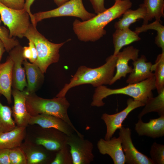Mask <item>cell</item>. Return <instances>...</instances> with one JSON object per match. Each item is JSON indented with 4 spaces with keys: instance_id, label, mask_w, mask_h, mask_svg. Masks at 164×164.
<instances>
[{
    "instance_id": "9",
    "label": "cell",
    "mask_w": 164,
    "mask_h": 164,
    "mask_svg": "<svg viewBox=\"0 0 164 164\" xmlns=\"http://www.w3.org/2000/svg\"><path fill=\"white\" fill-rule=\"evenodd\" d=\"M67 144L69 147L72 164H89L94 161L93 144L84 136L74 133L67 135Z\"/></svg>"
},
{
    "instance_id": "41",
    "label": "cell",
    "mask_w": 164,
    "mask_h": 164,
    "mask_svg": "<svg viewBox=\"0 0 164 164\" xmlns=\"http://www.w3.org/2000/svg\"><path fill=\"white\" fill-rule=\"evenodd\" d=\"M70 0H53L55 4L58 6H60Z\"/></svg>"
},
{
    "instance_id": "19",
    "label": "cell",
    "mask_w": 164,
    "mask_h": 164,
    "mask_svg": "<svg viewBox=\"0 0 164 164\" xmlns=\"http://www.w3.org/2000/svg\"><path fill=\"white\" fill-rule=\"evenodd\" d=\"M132 71L130 73L126 83L128 84L136 83L154 76L151 70L152 65L151 62H147L146 56L142 55L132 63Z\"/></svg>"
},
{
    "instance_id": "4",
    "label": "cell",
    "mask_w": 164,
    "mask_h": 164,
    "mask_svg": "<svg viewBox=\"0 0 164 164\" xmlns=\"http://www.w3.org/2000/svg\"><path fill=\"white\" fill-rule=\"evenodd\" d=\"M26 105L31 116L45 114L59 117L68 124L77 135L83 136L75 128L69 117L67 110L70 104L65 97L47 99L39 97L35 93L27 94Z\"/></svg>"
},
{
    "instance_id": "29",
    "label": "cell",
    "mask_w": 164,
    "mask_h": 164,
    "mask_svg": "<svg viewBox=\"0 0 164 164\" xmlns=\"http://www.w3.org/2000/svg\"><path fill=\"white\" fill-rule=\"evenodd\" d=\"M12 116V109L3 105L0 100V133L10 131L16 127Z\"/></svg>"
},
{
    "instance_id": "24",
    "label": "cell",
    "mask_w": 164,
    "mask_h": 164,
    "mask_svg": "<svg viewBox=\"0 0 164 164\" xmlns=\"http://www.w3.org/2000/svg\"><path fill=\"white\" fill-rule=\"evenodd\" d=\"M146 15V9L143 4L136 9H129L122 15V18L114 25L116 29L129 28L130 26L138 20H143Z\"/></svg>"
},
{
    "instance_id": "23",
    "label": "cell",
    "mask_w": 164,
    "mask_h": 164,
    "mask_svg": "<svg viewBox=\"0 0 164 164\" xmlns=\"http://www.w3.org/2000/svg\"><path fill=\"white\" fill-rule=\"evenodd\" d=\"M139 35L129 28L116 29L112 35L114 55L120 51L124 46L141 39Z\"/></svg>"
},
{
    "instance_id": "39",
    "label": "cell",
    "mask_w": 164,
    "mask_h": 164,
    "mask_svg": "<svg viewBox=\"0 0 164 164\" xmlns=\"http://www.w3.org/2000/svg\"><path fill=\"white\" fill-rule=\"evenodd\" d=\"M35 0H26L25 4L24 9L27 11L29 14L30 21L32 18L33 14L30 11V8L31 5Z\"/></svg>"
},
{
    "instance_id": "30",
    "label": "cell",
    "mask_w": 164,
    "mask_h": 164,
    "mask_svg": "<svg viewBox=\"0 0 164 164\" xmlns=\"http://www.w3.org/2000/svg\"><path fill=\"white\" fill-rule=\"evenodd\" d=\"M50 164H72V158L68 145L56 152Z\"/></svg>"
},
{
    "instance_id": "40",
    "label": "cell",
    "mask_w": 164,
    "mask_h": 164,
    "mask_svg": "<svg viewBox=\"0 0 164 164\" xmlns=\"http://www.w3.org/2000/svg\"><path fill=\"white\" fill-rule=\"evenodd\" d=\"M5 50L4 45L2 40L0 39V63L2 55Z\"/></svg>"
},
{
    "instance_id": "27",
    "label": "cell",
    "mask_w": 164,
    "mask_h": 164,
    "mask_svg": "<svg viewBox=\"0 0 164 164\" xmlns=\"http://www.w3.org/2000/svg\"><path fill=\"white\" fill-rule=\"evenodd\" d=\"M151 70L155 71V89L158 94L164 91V51L158 55Z\"/></svg>"
},
{
    "instance_id": "12",
    "label": "cell",
    "mask_w": 164,
    "mask_h": 164,
    "mask_svg": "<svg viewBox=\"0 0 164 164\" xmlns=\"http://www.w3.org/2000/svg\"><path fill=\"white\" fill-rule=\"evenodd\" d=\"M26 138L20 147L25 154L27 164H50L56 152L50 151Z\"/></svg>"
},
{
    "instance_id": "26",
    "label": "cell",
    "mask_w": 164,
    "mask_h": 164,
    "mask_svg": "<svg viewBox=\"0 0 164 164\" xmlns=\"http://www.w3.org/2000/svg\"><path fill=\"white\" fill-rule=\"evenodd\" d=\"M155 97L149 98L145 103L144 107L138 115L139 119L145 114L156 112L159 116L164 115V91Z\"/></svg>"
},
{
    "instance_id": "7",
    "label": "cell",
    "mask_w": 164,
    "mask_h": 164,
    "mask_svg": "<svg viewBox=\"0 0 164 164\" xmlns=\"http://www.w3.org/2000/svg\"><path fill=\"white\" fill-rule=\"evenodd\" d=\"M0 15L2 21L9 29L10 37H24L31 23L29 14L24 9H13L0 2Z\"/></svg>"
},
{
    "instance_id": "13",
    "label": "cell",
    "mask_w": 164,
    "mask_h": 164,
    "mask_svg": "<svg viewBox=\"0 0 164 164\" xmlns=\"http://www.w3.org/2000/svg\"><path fill=\"white\" fill-rule=\"evenodd\" d=\"M139 52L138 49L130 46L125 48L122 51H119L116 54V72L110 85L122 77H125L128 74L132 71L133 68L129 66V62L131 60L133 61L136 60L138 58Z\"/></svg>"
},
{
    "instance_id": "25",
    "label": "cell",
    "mask_w": 164,
    "mask_h": 164,
    "mask_svg": "<svg viewBox=\"0 0 164 164\" xmlns=\"http://www.w3.org/2000/svg\"><path fill=\"white\" fill-rule=\"evenodd\" d=\"M143 4L146 9L143 25L148 23L153 19L161 22V18L164 16V0H144Z\"/></svg>"
},
{
    "instance_id": "20",
    "label": "cell",
    "mask_w": 164,
    "mask_h": 164,
    "mask_svg": "<svg viewBox=\"0 0 164 164\" xmlns=\"http://www.w3.org/2000/svg\"><path fill=\"white\" fill-rule=\"evenodd\" d=\"M27 60L22 62L27 80V88L24 91L27 94L35 93L43 82L44 73L36 64L29 63Z\"/></svg>"
},
{
    "instance_id": "22",
    "label": "cell",
    "mask_w": 164,
    "mask_h": 164,
    "mask_svg": "<svg viewBox=\"0 0 164 164\" xmlns=\"http://www.w3.org/2000/svg\"><path fill=\"white\" fill-rule=\"evenodd\" d=\"M26 127L16 126L10 131L0 133V149L20 147L26 138Z\"/></svg>"
},
{
    "instance_id": "31",
    "label": "cell",
    "mask_w": 164,
    "mask_h": 164,
    "mask_svg": "<svg viewBox=\"0 0 164 164\" xmlns=\"http://www.w3.org/2000/svg\"><path fill=\"white\" fill-rule=\"evenodd\" d=\"M150 154L153 164H164L163 145L153 142L151 147Z\"/></svg>"
},
{
    "instance_id": "38",
    "label": "cell",
    "mask_w": 164,
    "mask_h": 164,
    "mask_svg": "<svg viewBox=\"0 0 164 164\" xmlns=\"http://www.w3.org/2000/svg\"><path fill=\"white\" fill-rule=\"evenodd\" d=\"M22 55L25 59H28L30 61L32 58V54L29 46H25L23 47Z\"/></svg>"
},
{
    "instance_id": "17",
    "label": "cell",
    "mask_w": 164,
    "mask_h": 164,
    "mask_svg": "<svg viewBox=\"0 0 164 164\" xmlns=\"http://www.w3.org/2000/svg\"><path fill=\"white\" fill-rule=\"evenodd\" d=\"M97 149L101 154L108 155L114 164H125V157L120 137H113L109 140L101 138L97 144Z\"/></svg>"
},
{
    "instance_id": "28",
    "label": "cell",
    "mask_w": 164,
    "mask_h": 164,
    "mask_svg": "<svg viewBox=\"0 0 164 164\" xmlns=\"http://www.w3.org/2000/svg\"><path fill=\"white\" fill-rule=\"evenodd\" d=\"M149 29L155 30L157 35L155 39V43L157 46L164 51V26L160 21L155 20L150 24L143 25L141 27L136 28L135 32L137 34Z\"/></svg>"
},
{
    "instance_id": "5",
    "label": "cell",
    "mask_w": 164,
    "mask_h": 164,
    "mask_svg": "<svg viewBox=\"0 0 164 164\" xmlns=\"http://www.w3.org/2000/svg\"><path fill=\"white\" fill-rule=\"evenodd\" d=\"M36 27L31 23L24 37L31 40L34 44L37 57L34 63L44 73L50 65L58 62L60 56V49L68 40L59 43H52L39 32Z\"/></svg>"
},
{
    "instance_id": "32",
    "label": "cell",
    "mask_w": 164,
    "mask_h": 164,
    "mask_svg": "<svg viewBox=\"0 0 164 164\" xmlns=\"http://www.w3.org/2000/svg\"><path fill=\"white\" fill-rule=\"evenodd\" d=\"M1 20H0V24ZM0 39L3 43L5 50L9 52L12 49L19 44L18 41L9 36V32L5 27L0 25Z\"/></svg>"
},
{
    "instance_id": "33",
    "label": "cell",
    "mask_w": 164,
    "mask_h": 164,
    "mask_svg": "<svg viewBox=\"0 0 164 164\" xmlns=\"http://www.w3.org/2000/svg\"><path fill=\"white\" fill-rule=\"evenodd\" d=\"M9 156L11 164H27L26 155L20 147L9 149Z\"/></svg>"
},
{
    "instance_id": "10",
    "label": "cell",
    "mask_w": 164,
    "mask_h": 164,
    "mask_svg": "<svg viewBox=\"0 0 164 164\" xmlns=\"http://www.w3.org/2000/svg\"><path fill=\"white\" fill-rule=\"evenodd\" d=\"M127 104L126 108L119 112L112 114L106 113L102 114L101 119L104 122L106 127V132L104 138L105 140L111 139L116 130L123 126V122L132 111L145 105V103L131 98L127 100Z\"/></svg>"
},
{
    "instance_id": "8",
    "label": "cell",
    "mask_w": 164,
    "mask_h": 164,
    "mask_svg": "<svg viewBox=\"0 0 164 164\" xmlns=\"http://www.w3.org/2000/svg\"><path fill=\"white\" fill-rule=\"evenodd\" d=\"M26 138L50 151L56 152L67 145V135L58 129L39 125Z\"/></svg>"
},
{
    "instance_id": "37",
    "label": "cell",
    "mask_w": 164,
    "mask_h": 164,
    "mask_svg": "<svg viewBox=\"0 0 164 164\" xmlns=\"http://www.w3.org/2000/svg\"><path fill=\"white\" fill-rule=\"evenodd\" d=\"M29 45L32 54V58L30 62L31 63H34L37 57V51L34 43L31 40H29Z\"/></svg>"
},
{
    "instance_id": "11",
    "label": "cell",
    "mask_w": 164,
    "mask_h": 164,
    "mask_svg": "<svg viewBox=\"0 0 164 164\" xmlns=\"http://www.w3.org/2000/svg\"><path fill=\"white\" fill-rule=\"evenodd\" d=\"M119 136L125 153V163L128 164H153L150 158L139 152L134 145L129 128L123 126L119 129Z\"/></svg>"
},
{
    "instance_id": "42",
    "label": "cell",
    "mask_w": 164,
    "mask_h": 164,
    "mask_svg": "<svg viewBox=\"0 0 164 164\" xmlns=\"http://www.w3.org/2000/svg\"><path fill=\"white\" fill-rule=\"evenodd\" d=\"M121 0H114L115 2L119 1H121Z\"/></svg>"
},
{
    "instance_id": "21",
    "label": "cell",
    "mask_w": 164,
    "mask_h": 164,
    "mask_svg": "<svg viewBox=\"0 0 164 164\" xmlns=\"http://www.w3.org/2000/svg\"><path fill=\"white\" fill-rule=\"evenodd\" d=\"M13 65V61L9 56L5 63H0V94L4 96L9 104L12 102Z\"/></svg>"
},
{
    "instance_id": "35",
    "label": "cell",
    "mask_w": 164,
    "mask_h": 164,
    "mask_svg": "<svg viewBox=\"0 0 164 164\" xmlns=\"http://www.w3.org/2000/svg\"><path fill=\"white\" fill-rule=\"evenodd\" d=\"M93 8L97 14L105 11L106 9L104 6V0H89Z\"/></svg>"
},
{
    "instance_id": "3",
    "label": "cell",
    "mask_w": 164,
    "mask_h": 164,
    "mask_svg": "<svg viewBox=\"0 0 164 164\" xmlns=\"http://www.w3.org/2000/svg\"><path fill=\"white\" fill-rule=\"evenodd\" d=\"M155 81L154 76L139 82L129 84L119 88L111 89L104 85L96 87L91 105L98 107L103 106L105 104L103 99L109 96L117 94L128 95L134 100L145 104L149 98L153 97L152 91L155 89Z\"/></svg>"
},
{
    "instance_id": "14",
    "label": "cell",
    "mask_w": 164,
    "mask_h": 164,
    "mask_svg": "<svg viewBox=\"0 0 164 164\" xmlns=\"http://www.w3.org/2000/svg\"><path fill=\"white\" fill-rule=\"evenodd\" d=\"M22 49L19 44L9 52V56L13 62L12 87L20 91H23L27 86L25 70L22 66L23 61L25 59L22 55Z\"/></svg>"
},
{
    "instance_id": "16",
    "label": "cell",
    "mask_w": 164,
    "mask_h": 164,
    "mask_svg": "<svg viewBox=\"0 0 164 164\" xmlns=\"http://www.w3.org/2000/svg\"><path fill=\"white\" fill-rule=\"evenodd\" d=\"M38 125L44 128H54L58 129L69 135L75 132L74 129L67 122L62 119L53 115L39 114L31 116L29 125Z\"/></svg>"
},
{
    "instance_id": "18",
    "label": "cell",
    "mask_w": 164,
    "mask_h": 164,
    "mask_svg": "<svg viewBox=\"0 0 164 164\" xmlns=\"http://www.w3.org/2000/svg\"><path fill=\"white\" fill-rule=\"evenodd\" d=\"M135 124V130L139 136H146L153 138L162 137L164 135V115L157 118L150 119L145 123L141 118L139 119Z\"/></svg>"
},
{
    "instance_id": "34",
    "label": "cell",
    "mask_w": 164,
    "mask_h": 164,
    "mask_svg": "<svg viewBox=\"0 0 164 164\" xmlns=\"http://www.w3.org/2000/svg\"><path fill=\"white\" fill-rule=\"evenodd\" d=\"M26 0H0V2L9 8L17 10L24 9Z\"/></svg>"
},
{
    "instance_id": "36",
    "label": "cell",
    "mask_w": 164,
    "mask_h": 164,
    "mask_svg": "<svg viewBox=\"0 0 164 164\" xmlns=\"http://www.w3.org/2000/svg\"><path fill=\"white\" fill-rule=\"evenodd\" d=\"M9 149H0V164H11L9 159Z\"/></svg>"
},
{
    "instance_id": "1",
    "label": "cell",
    "mask_w": 164,
    "mask_h": 164,
    "mask_svg": "<svg viewBox=\"0 0 164 164\" xmlns=\"http://www.w3.org/2000/svg\"><path fill=\"white\" fill-rule=\"evenodd\" d=\"M130 0L115 2L114 4L101 13L86 21L76 19L73 24V29L80 41L95 42L105 35V27L114 20L120 17L132 6Z\"/></svg>"
},
{
    "instance_id": "15",
    "label": "cell",
    "mask_w": 164,
    "mask_h": 164,
    "mask_svg": "<svg viewBox=\"0 0 164 164\" xmlns=\"http://www.w3.org/2000/svg\"><path fill=\"white\" fill-rule=\"evenodd\" d=\"M27 93L23 90L12 89V94L14 101L12 107V116L16 126L27 127L31 115L28 112L26 105Z\"/></svg>"
},
{
    "instance_id": "2",
    "label": "cell",
    "mask_w": 164,
    "mask_h": 164,
    "mask_svg": "<svg viewBox=\"0 0 164 164\" xmlns=\"http://www.w3.org/2000/svg\"><path fill=\"white\" fill-rule=\"evenodd\" d=\"M116 56L111 55L102 65L92 68L84 66L79 67L68 84L63 88L56 97H63L71 88L81 85L90 84L97 87L104 85H110L115 69Z\"/></svg>"
},
{
    "instance_id": "6",
    "label": "cell",
    "mask_w": 164,
    "mask_h": 164,
    "mask_svg": "<svg viewBox=\"0 0 164 164\" xmlns=\"http://www.w3.org/2000/svg\"><path fill=\"white\" fill-rule=\"evenodd\" d=\"M90 13L85 8L82 0H70L58 7L48 11L33 14L31 23L36 26L37 23L45 19L51 18L73 16L80 18L82 21L88 20L96 15Z\"/></svg>"
}]
</instances>
